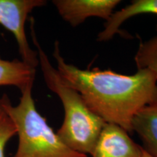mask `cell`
<instances>
[{
	"label": "cell",
	"mask_w": 157,
	"mask_h": 157,
	"mask_svg": "<svg viewBox=\"0 0 157 157\" xmlns=\"http://www.w3.org/2000/svg\"><path fill=\"white\" fill-rule=\"evenodd\" d=\"M53 57L59 74L82 95L90 111L105 123L117 124L128 133L133 132L135 115L157 99V76L149 69H137L132 75L81 69L65 61L58 42Z\"/></svg>",
	"instance_id": "cell-1"
},
{
	"label": "cell",
	"mask_w": 157,
	"mask_h": 157,
	"mask_svg": "<svg viewBox=\"0 0 157 157\" xmlns=\"http://www.w3.org/2000/svg\"><path fill=\"white\" fill-rule=\"evenodd\" d=\"M135 60L137 69H149L157 76V35L147 42H140Z\"/></svg>",
	"instance_id": "cell-10"
},
{
	"label": "cell",
	"mask_w": 157,
	"mask_h": 157,
	"mask_svg": "<svg viewBox=\"0 0 157 157\" xmlns=\"http://www.w3.org/2000/svg\"><path fill=\"white\" fill-rule=\"evenodd\" d=\"M152 13L157 15V0H134L120 10L113 13L104 24V29L98 34L97 40L106 42L115 34L120 33L119 28L124 22L135 15Z\"/></svg>",
	"instance_id": "cell-8"
},
{
	"label": "cell",
	"mask_w": 157,
	"mask_h": 157,
	"mask_svg": "<svg viewBox=\"0 0 157 157\" xmlns=\"http://www.w3.org/2000/svg\"><path fill=\"white\" fill-rule=\"evenodd\" d=\"M36 68L22 60H4L0 57V86H15L22 90L34 84Z\"/></svg>",
	"instance_id": "cell-9"
},
{
	"label": "cell",
	"mask_w": 157,
	"mask_h": 157,
	"mask_svg": "<svg viewBox=\"0 0 157 157\" xmlns=\"http://www.w3.org/2000/svg\"><path fill=\"white\" fill-rule=\"evenodd\" d=\"M132 128L143 142V148L151 156L157 157V99L135 115Z\"/></svg>",
	"instance_id": "cell-7"
},
{
	"label": "cell",
	"mask_w": 157,
	"mask_h": 157,
	"mask_svg": "<svg viewBox=\"0 0 157 157\" xmlns=\"http://www.w3.org/2000/svg\"><path fill=\"white\" fill-rule=\"evenodd\" d=\"M141 157H152L149 155L148 153H147L144 149L143 148V152H142V155H141Z\"/></svg>",
	"instance_id": "cell-12"
},
{
	"label": "cell",
	"mask_w": 157,
	"mask_h": 157,
	"mask_svg": "<svg viewBox=\"0 0 157 157\" xmlns=\"http://www.w3.org/2000/svg\"><path fill=\"white\" fill-rule=\"evenodd\" d=\"M33 84L21 90L17 105H12L5 94L0 99V105L14 123L18 136L13 157H87L66 146L38 112L32 97Z\"/></svg>",
	"instance_id": "cell-3"
},
{
	"label": "cell",
	"mask_w": 157,
	"mask_h": 157,
	"mask_svg": "<svg viewBox=\"0 0 157 157\" xmlns=\"http://www.w3.org/2000/svg\"><path fill=\"white\" fill-rule=\"evenodd\" d=\"M143 147L129 133L114 124L105 123L92 153V157H141Z\"/></svg>",
	"instance_id": "cell-6"
},
{
	"label": "cell",
	"mask_w": 157,
	"mask_h": 157,
	"mask_svg": "<svg viewBox=\"0 0 157 157\" xmlns=\"http://www.w3.org/2000/svg\"><path fill=\"white\" fill-rule=\"evenodd\" d=\"M46 4L44 0H0V24L14 35L22 61L36 68L38 54L29 46L25 23L33 10Z\"/></svg>",
	"instance_id": "cell-4"
},
{
	"label": "cell",
	"mask_w": 157,
	"mask_h": 157,
	"mask_svg": "<svg viewBox=\"0 0 157 157\" xmlns=\"http://www.w3.org/2000/svg\"><path fill=\"white\" fill-rule=\"evenodd\" d=\"M31 18V32L36 48L39 65L46 85L58 96L64 110V119L57 135L74 151L91 155L105 122L90 111L82 95L65 82L39 44Z\"/></svg>",
	"instance_id": "cell-2"
},
{
	"label": "cell",
	"mask_w": 157,
	"mask_h": 157,
	"mask_svg": "<svg viewBox=\"0 0 157 157\" xmlns=\"http://www.w3.org/2000/svg\"><path fill=\"white\" fill-rule=\"evenodd\" d=\"M119 0H54L59 15L72 27H76L90 17L108 21Z\"/></svg>",
	"instance_id": "cell-5"
},
{
	"label": "cell",
	"mask_w": 157,
	"mask_h": 157,
	"mask_svg": "<svg viewBox=\"0 0 157 157\" xmlns=\"http://www.w3.org/2000/svg\"><path fill=\"white\" fill-rule=\"evenodd\" d=\"M16 133L14 123L0 105V157H5L6 145Z\"/></svg>",
	"instance_id": "cell-11"
}]
</instances>
